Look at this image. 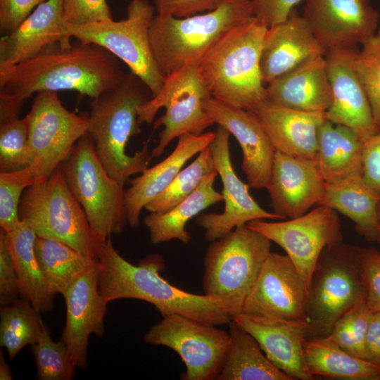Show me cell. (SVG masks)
I'll list each match as a JSON object with an SVG mask.
<instances>
[{"mask_svg": "<svg viewBox=\"0 0 380 380\" xmlns=\"http://www.w3.org/2000/svg\"><path fill=\"white\" fill-rule=\"evenodd\" d=\"M248 1H252V0H248Z\"/></svg>", "mask_w": 380, "mask_h": 380, "instance_id": "cell-52", "label": "cell"}, {"mask_svg": "<svg viewBox=\"0 0 380 380\" xmlns=\"http://www.w3.org/2000/svg\"><path fill=\"white\" fill-rule=\"evenodd\" d=\"M215 132L209 147L222 183L224 208L222 213L201 214L197 217L196 222L205 230V238L210 242L214 241L253 220H283L273 212L263 209L250 194L249 185L236 175L230 158L229 132L220 125Z\"/></svg>", "mask_w": 380, "mask_h": 380, "instance_id": "cell-15", "label": "cell"}, {"mask_svg": "<svg viewBox=\"0 0 380 380\" xmlns=\"http://www.w3.org/2000/svg\"><path fill=\"white\" fill-rule=\"evenodd\" d=\"M267 27L254 16L227 32L198 63L212 97L252 110L267 101L260 58Z\"/></svg>", "mask_w": 380, "mask_h": 380, "instance_id": "cell-4", "label": "cell"}, {"mask_svg": "<svg viewBox=\"0 0 380 380\" xmlns=\"http://www.w3.org/2000/svg\"><path fill=\"white\" fill-rule=\"evenodd\" d=\"M267 101L304 111H324L331 89L324 55L311 58L266 86Z\"/></svg>", "mask_w": 380, "mask_h": 380, "instance_id": "cell-27", "label": "cell"}, {"mask_svg": "<svg viewBox=\"0 0 380 380\" xmlns=\"http://www.w3.org/2000/svg\"><path fill=\"white\" fill-rule=\"evenodd\" d=\"M215 136V132L181 135L167 158L129 180L130 186L125 190V203L131 227L139 226L142 209L172 182L189 159L209 146Z\"/></svg>", "mask_w": 380, "mask_h": 380, "instance_id": "cell-26", "label": "cell"}, {"mask_svg": "<svg viewBox=\"0 0 380 380\" xmlns=\"http://www.w3.org/2000/svg\"><path fill=\"white\" fill-rule=\"evenodd\" d=\"M97 262L99 291L108 303L141 300L153 305L163 317L178 314L217 326L232 320L221 301L204 293L184 291L163 279L160 272L165 261L159 254L132 264L120 255L109 237L100 243Z\"/></svg>", "mask_w": 380, "mask_h": 380, "instance_id": "cell-2", "label": "cell"}, {"mask_svg": "<svg viewBox=\"0 0 380 380\" xmlns=\"http://www.w3.org/2000/svg\"><path fill=\"white\" fill-rule=\"evenodd\" d=\"M372 0H306L303 15L325 53L362 45L379 30Z\"/></svg>", "mask_w": 380, "mask_h": 380, "instance_id": "cell-17", "label": "cell"}, {"mask_svg": "<svg viewBox=\"0 0 380 380\" xmlns=\"http://www.w3.org/2000/svg\"><path fill=\"white\" fill-rule=\"evenodd\" d=\"M217 175L215 170L203 179L192 194L172 209L164 213H150L144 218L143 223L148 229L153 243L173 239L179 240L183 244L189 243L191 235L186 230L188 221L210 205L222 201V194L213 187Z\"/></svg>", "mask_w": 380, "mask_h": 380, "instance_id": "cell-29", "label": "cell"}, {"mask_svg": "<svg viewBox=\"0 0 380 380\" xmlns=\"http://www.w3.org/2000/svg\"><path fill=\"white\" fill-rule=\"evenodd\" d=\"M151 97L147 86L130 72L120 84L90 104L88 134L107 172L123 184L148 168L152 158L147 142L132 156L126 152L129 138L141 132L138 109Z\"/></svg>", "mask_w": 380, "mask_h": 380, "instance_id": "cell-3", "label": "cell"}, {"mask_svg": "<svg viewBox=\"0 0 380 380\" xmlns=\"http://www.w3.org/2000/svg\"><path fill=\"white\" fill-rule=\"evenodd\" d=\"M361 174L380 197V130L363 141Z\"/></svg>", "mask_w": 380, "mask_h": 380, "instance_id": "cell-45", "label": "cell"}, {"mask_svg": "<svg viewBox=\"0 0 380 380\" xmlns=\"http://www.w3.org/2000/svg\"><path fill=\"white\" fill-rule=\"evenodd\" d=\"M253 336L267 359L293 380H313L307 368L303 343L308 335L307 320H291L240 313L233 319Z\"/></svg>", "mask_w": 380, "mask_h": 380, "instance_id": "cell-22", "label": "cell"}, {"mask_svg": "<svg viewBox=\"0 0 380 380\" xmlns=\"http://www.w3.org/2000/svg\"><path fill=\"white\" fill-rule=\"evenodd\" d=\"M360 252L361 247L343 243L322 251L308 289V337H327L337 319L366 298Z\"/></svg>", "mask_w": 380, "mask_h": 380, "instance_id": "cell-9", "label": "cell"}, {"mask_svg": "<svg viewBox=\"0 0 380 380\" xmlns=\"http://www.w3.org/2000/svg\"><path fill=\"white\" fill-rule=\"evenodd\" d=\"M178 314L163 317L144 336L151 345L175 351L186 366L182 380H214L222 370L230 342L225 330Z\"/></svg>", "mask_w": 380, "mask_h": 380, "instance_id": "cell-12", "label": "cell"}, {"mask_svg": "<svg viewBox=\"0 0 380 380\" xmlns=\"http://www.w3.org/2000/svg\"><path fill=\"white\" fill-rule=\"evenodd\" d=\"M39 182L35 163L23 170L0 172V226L6 232L20 223L18 208L25 190Z\"/></svg>", "mask_w": 380, "mask_h": 380, "instance_id": "cell-40", "label": "cell"}, {"mask_svg": "<svg viewBox=\"0 0 380 380\" xmlns=\"http://www.w3.org/2000/svg\"><path fill=\"white\" fill-rule=\"evenodd\" d=\"M302 0H252L253 15L267 27L285 20Z\"/></svg>", "mask_w": 380, "mask_h": 380, "instance_id": "cell-48", "label": "cell"}, {"mask_svg": "<svg viewBox=\"0 0 380 380\" xmlns=\"http://www.w3.org/2000/svg\"><path fill=\"white\" fill-rule=\"evenodd\" d=\"M39 380H70L75 374L67 346L62 339L52 340L48 327L43 322L37 341L30 346Z\"/></svg>", "mask_w": 380, "mask_h": 380, "instance_id": "cell-37", "label": "cell"}, {"mask_svg": "<svg viewBox=\"0 0 380 380\" xmlns=\"http://www.w3.org/2000/svg\"><path fill=\"white\" fill-rule=\"evenodd\" d=\"M30 300L20 298L0 308V346L6 349L10 360L26 346L34 344L43 324Z\"/></svg>", "mask_w": 380, "mask_h": 380, "instance_id": "cell-35", "label": "cell"}, {"mask_svg": "<svg viewBox=\"0 0 380 380\" xmlns=\"http://www.w3.org/2000/svg\"><path fill=\"white\" fill-rule=\"evenodd\" d=\"M33 162L26 117L0 120V172L23 170Z\"/></svg>", "mask_w": 380, "mask_h": 380, "instance_id": "cell-38", "label": "cell"}, {"mask_svg": "<svg viewBox=\"0 0 380 380\" xmlns=\"http://www.w3.org/2000/svg\"><path fill=\"white\" fill-rule=\"evenodd\" d=\"M18 214L37 236L57 240L97 260L101 241L94 234L60 167L46 179L25 190Z\"/></svg>", "mask_w": 380, "mask_h": 380, "instance_id": "cell-7", "label": "cell"}, {"mask_svg": "<svg viewBox=\"0 0 380 380\" xmlns=\"http://www.w3.org/2000/svg\"><path fill=\"white\" fill-rule=\"evenodd\" d=\"M372 312L366 298L341 316L327 336L350 355L365 360V339Z\"/></svg>", "mask_w": 380, "mask_h": 380, "instance_id": "cell-39", "label": "cell"}, {"mask_svg": "<svg viewBox=\"0 0 380 380\" xmlns=\"http://www.w3.org/2000/svg\"><path fill=\"white\" fill-rule=\"evenodd\" d=\"M378 220H379V227H378V234L376 237V242L380 246V201L378 207Z\"/></svg>", "mask_w": 380, "mask_h": 380, "instance_id": "cell-51", "label": "cell"}, {"mask_svg": "<svg viewBox=\"0 0 380 380\" xmlns=\"http://www.w3.org/2000/svg\"><path fill=\"white\" fill-rule=\"evenodd\" d=\"M20 298L18 274L7 239L0 230V305H9Z\"/></svg>", "mask_w": 380, "mask_h": 380, "instance_id": "cell-43", "label": "cell"}, {"mask_svg": "<svg viewBox=\"0 0 380 380\" xmlns=\"http://www.w3.org/2000/svg\"><path fill=\"white\" fill-rule=\"evenodd\" d=\"M303 353L315 379L380 380L379 366L350 355L328 337H306Z\"/></svg>", "mask_w": 380, "mask_h": 380, "instance_id": "cell-30", "label": "cell"}, {"mask_svg": "<svg viewBox=\"0 0 380 380\" xmlns=\"http://www.w3.org/2000/svg\"><path fill=\"white\" fill-rule=\"evenodd\" d=\"M212 97L197 64L187 65L165 77L158 94L138 109V122L150 124L161 108L165 113L153 122L154 129L163 126L152 158L161 156L169 144L184 134L199 135L215 122L203 107Z\"/></svg>", "mask_w": 380, "mask_h": 380, "instance_id": "cell-11", "label": "cell"}, {"mask_svg": "<svg viewBox=\"0 0 380 380\" xmlns=\"http://www.w3.org/2000/svg\"><path fill=\"white\" fill-rule=\"evenodd\" d=\"M362 147L353 129L327 120L319 131L315 160L326 182L361 172Z\"/></svg>", "mask_w": 380, "mask_h": 380, "instance_id": "cell-31", "label": "cell"}, {"mask_svg": "<svg viewBox=\"0 0 380 380\" xmlns=\"http://www.w3.org/2000/svg\"><path fill=\"white\" fill-rule=\"evenodd\" d=\"M34 248L44 277L55 296L63 295L77 278L97 263V260L52 239L37 236Z\"/></svg>", "mask_w": 380, "mask_h": 380, "instance_id": "cell-34", "label": "cell"}, {"mask_svg": "<svg viewBox=\"0 0 380 380\" xmlns=\"http://www.w3.org/2000/svg\"><path fill=\"white\" fill-rule=\"evenodd\" d=\"M126 75L119 59L101 46L77 40L53 45L27 61L0 68V120L18 117L34 93L72 90L93 99Z\"/></svg>", "mask_w": 380, "mask_h": 380, "instance_id": "cell-1", "label": "cell"}, {"mask_svg": "<svg viewBox=\"0 0 380 380\" xmlns=\"http://www.w3.org/2000/svg\"><path fill=\"white\" fill-rule=\"evenodd\" d=\"M252 111L276 151L316 160L320 129L327 120L324 111H304L266 101Z\"/></svg>", "mask_w": 380, "mask_h": 380, "instance_id": "cell-25", "label": "cell"}, {"mask_svg": "<svg viewBox=\"0 0 380 380\" xmlns=\"http://www.w3.org/2000/svg\"><path fill=\"white\" fill-rule=\"evenodd\" d=\"M253 16L248 0H225L213 10L184 18L155 15L149 37L160 71L167 77L198 65L227 32Z\"/></svg>", "mask_w": 380, "mask_h": 380, "instance_id": "cell-5", "label": "cell"}, {"mask_svg": "<svg viewBox=\"0 0 380 380\" xmlns=\"http://www.w3.org/2000/svg\"><path fill=\"white\" fill-rule=\"evenodd\" d=\"M37 234L24 221L12 231L7 239L18 277L20 298L30 300L40 313L53 308L55 295L50 291L34 253Z\"/></svg>", "mask_w": 380, "mask_h": 380, "instance_id": "cell-32", "label": "cell"}, {"mask_svg": "<svg viewBox=\"0 0 380 380\" xmlns=\"http://www.w3.org/2000/svg\"><path fill=\"white\" fill-rule=\"evenodd\" d=\"M324 54L305 18L293 10L285 20L265 32L260 58L263 82L267 86L307 61Z\"/></svg>", "mask_w": 380, "mask_h": 380, "instance_id": "cell-24", "label": "cell"}, {"mask_svg": "<svg viewBox=\"0 0 380 380\" xmlns=\"http://www.w3.org/2000/svg\"><path fill=\"white\" fill-rule=\"evenodd\" d=\"M63 0H47L12 32L0 39V68L27 61L56 44L68 45Z\"/></svg>", "mask_w": 380, "mask_h": 380, "instance_id": "cell-23", "label": "cell"}, {"mask_svg": "<svg viewBox=\"0 0 380 380\" xmlns=\"http://www.w3.org/2000/svg\"><path fill=\"white\" fill-rule=\"evenodd\" d=\"M272 241L247 225L209 245L203 260L204 294L221 301L233 317L241 313L271 253Z\"/></svg>", "mask_w": 380, "mask_h": 380, "instance_id": "cell-6", "label": "cell"}, {"mask_svg": "<svg viewBox=\"0 0 380 380\" xmlns=\"http://www.w3.org/2000/svg\"><path fill=\"white\" fill-rule=\"evenodd\" d=\"M246 225L285 251L308 289L322 251L340 244L343 240L337 212L323 205L284 221L258 220Z\"/></svg>", "mask_w": 380, "mask_h": 380, "instance_id": "cell-14", "label": "cell"}, {"mask_svg": "<svg viewBox=\"0 0 380 380\" xmlns=\"http://www.w3.org/2000/svg\"><path fill=\"white\" fill-rule=\"evenodd\" d=\"M326 185L315 160L276 151L266 189L272 212L283 220L299 217L318 205Z\"/></svg>", "mask_w": 380, "mask_h": 380, "instance_id": "cell-20", "label": "cell"}, {"mask_svg": "<svg viewBox=\"0 0 380 380\" xmlns=\"http://www.w3.org/2000/svg\"><path fill=\"white\" fill-rule=\"evenodd\" d=\"M203 107L215 122L239 144L243 153L241 168L249 186L266 189L276 151L257 117L251 110L232 106L213 97L205 99Z\"/></svg>", "mask_w": 380, "mask_h": 380, "instance_id": "cell-21", "label": "cell"}, {"mask_svg": "<svg viewBox=\"0 0 380 380\" xmlns=\"http://www.w3.org/2000/svg\"><path fill=\"white\" fill-rule=\"evenodd\" d=\"M357 51L355 66L380 130V28Z\"/></svg>", "mask_w": 380, "mask_h": 380, "instance_id": "cell-41", "label": "cell"}, {"mask_svg": "<svg viewBox=\"0 0 380 380\" xmlns=\"http://www.w3.org/2000/svg\"><path fill=\"white\" fill-rule=\"evenodd\" d=\"M229 327L230 342L217 380H293L267 359L248 331L233 319Z\"/></svg>", "mask_w": 380, "mask_h": 380, "instance_id": "cell-33", "label": "cell"}, {"mask_svg": "<svg viewBox=\"0 0 380 380\" xmlns=\"http://www.w3.org/2000/svg\"><path fill=\"white\" fill-rule=\"evenodd\" d=\"M308 288L286 255L271 252L246 299L241 313L291 320H307Z\"/></svg>", "mask_w": 380, "mask_h": 380, "instance_id": "cell-16", "label": "cell"}, {"mask_svg": "<svg viewBox=\"0 0 380 380\" xmlns=\"http://www.w3.org/2000/svg\"><path fill=\"white\" fill-rule=\"evenodd\" d=\"M0 379H13L11 367L6 362L1 349L0 350Z\"/></svg>", "mask_w": 380, "mask_h": 380, "instance_id": "cell-50", "label": "cell"}, {"mask_svg": "<svg viewBox=\"0 0 380 380\" xmlns=\"http://www.w3.org/2000/svg\"><path fill=\"white\" fill-rule=\"evenodd\" d=\"M360 272L366 303L371 312H380V252L361 248Z\"/></svg>", "mask_w": 380, "mask_h": 380, "instance_id": "cell-42", "label": "cell"}, {"mask_svg": "<svg viewBox=\"0 0 380 380\" xmlns=\"http://www.w3.org/2000/svg\"><path fill=\"white\" fill-rule=\"evenodd\" d=\"M25 117L39 182L46 179L68 158L79 139L88 134L87 116L68 110L57 91H42L36 94Z\"/></svg>", "mask_w": 380, "mask_h": 380, "instance_id": "cell-13", "label": "cell"}, {"mask_svg": "<svg viewBox=\"0 0 380 380\" xmlns=\"http://www.w3.org/2000/svg\"><path fill=\"white\" fill-rule=\"evenodd\" d=\"M225 0H152L158 15L184 18L215 9Z\"/></svg>", "mask_w": 380, "mask_h": 380, "instance_id": "cell-46", "label": "cell"}, {"mask_svg": "<svg viewBox=\"0 0 380 380\" xmlns=\"http://www.w3.org/2000/svg\"><path fill=\"white\" fill-rule=\"evenodd\" d=\"M58 167L96 239L105 241L122 233L128 224L124 184L107 172L89 134L79 139Z\"/></svg>", "mask_w": 380, "mask_h": 380, "instance_id": "cell-8", "label": "cell"}, {"mask_svg": "<svg viewBox=\"0 0 380 380\" xmlns=\"http://www.w3.org/2000/svg\"><path fill=\"white\" fill-rule=\"evenodd\" d=\"M47 0H0V29L4 35L15 30L40 4Z\"/></svg>", "mask_w": 380, "mask_h": 380, "instance_id": "cell-47", "label": "cell"}, {"mask_svg": "<svg viewBox=\"0 0 380 380\" xmlns=\"http://www.w3.org/2000/svg\"><path fill=\"white\" fill-rule=\"evenodd\" d=\"M380 197L369 187L361 172L327 183L319 205H326L349 218L357 232L376 242L378 234V207Z\"/></svg>", "mask_w": 380, "mask_h": 380, "instance_id": "cell-28", "label": "cell"}, {"mask_svg": "<svg viewBox=\"0 0 380 380\" xmlns=\"http://www.w3.org/2000/svg\"><path fill=\"white\" fill-rule=\"evenodd\" d=\"M365 360L380 367V312H372L365 339Z\"/></svg>", "mask_w": 380, "mask_h": 380, "instance_id": "cell-49", "label": "cell"}, {"mask_svg": "<svg viewBox=\"0 0 380 380\" xmlns=\"http://www.w3.org/2000/svg\"><path fill=\"white\" fill-rule=\"evenodd\" d=\"M358 51L357 46L337 47L324 54L331 89V103L326 117L334 124L350 128L365 141L379 129L355 69Z\"/></svg>", "mask_w": 380, "mask_h": 380, "instance_id": "cell-18", "label": "cell"}, {"mask_svg": "<svg viewBox=\"0 0 380 380\" xmlns=\"http://www.w3.org/2000/svg\"><path fill=\"white\" fill-rule=\"evenodd\" d=\"M215 170L213 156L208 146L144 208L149 213H164L172 209L192 194L203 179Z\"/></svg>", "mask_w": 380, "mask_h": 380, "instance_id": "cell-36", "label": "cell"}, {"mask_svg": "<svg viewBox=\"0 0 380 380\" xmlns=\"http://www.w3.org/2000/svg\"><path fill=\"white\" fill-rule=\"evenodd\" d=\"M66 318L61 338L67 346L75 368L88 366L89 336L102 337L105 334L104 318L108 302L101 295L98 286V262L77 278L63 294Z\"/></svg>", "mask_w": 380, "mask_h": 380, "instance_id": "cell-19", "label": "cell"}, {"mask_svg": "<svg viewBox=\"0 0 380 380\" xmlns=\"http://www.w3.org/2000/svg\"><path fill=\"white\" fill-rule=\"evenodd\" d=\"M64 18L70 25H84L113 19L106 0H63Z\"/></svg>", "mask_w": 380, "mask_h": 380, "instance_id": "cell-44", "label": "cell"}, {"mask_svg": "<svg viewBox=\"0 0 380 380\" xmlns=\"http://www.w3.org/2000/svg\"><path fill=\"white\" fill-rule=\"evenodd\" d=\"M154 11L153 5L148 1L132 0L125 19L79 25L68 24V32L71 38L101 46L122 61L154 96L165 79L158 67L150 42L149 30Z\"/></svg>", "mask_w": 380, "mask_h": 380, "instance_id": "cell-10", "label": "cell"}]
</instances>
